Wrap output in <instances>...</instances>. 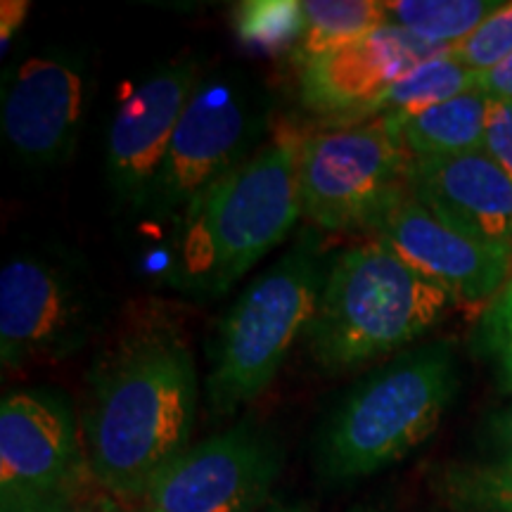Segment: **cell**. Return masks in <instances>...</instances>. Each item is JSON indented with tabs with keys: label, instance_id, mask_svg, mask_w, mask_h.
<instances>
[{
	"label": "cell",
	"instance_id": "1",
	"mask_svg": "<svg viewBox=\"0 0 512 512\" xmlns=\"http://www.w3.org/2000/svg\"><path fill=\"white\" fill-rule=\"evenodd\" d=\"M83 448L91 477L117 496H145L188 448L197 368L176 309L131 306L86 375Z\"/></svg>",
	"mask_w": 512,
	"mask_h": 512
},
{
	"label": "cell",
	"instance_id": "2",
	"mask_svg": "<svg viewBox=\"0 0 512 512\" xmlns=\"http://www.w3.org/2000/svg\"><path fill=\"white\" fill-rule=\"evenodd\" d=\"M304 126L280 119L252 157L209 185L183 211L169 283L221 297L302 219L299 157Z\"/></svg>",
	"mask_w": 512,
	"mask_h": 512
},
{
	"label": "cell",
	"instance_id": "3",
	"mask_svg": "<svg viewBox=\"0 0 512 512\" xmlns=\"http://www.w3.org/2000/svg\"><path fill=\"white\" fill-rule=\"evenodd\" d=\"M456 306L382 240L363 242L330 261L306 330V351L328 375H342L411 347Z\"/></svg>",
	"mask_w": 512,
	"mask_h": 512
},
{
	"label": "cell",
	"instance_id": "4",
	"mask_svg": "<svg viewBox=\"0 0 512 512\" xmlns=\"http://www.w3.org/2000/svg\"><path fill=\"white\" fill-rule=\"evenodd\" d=\"M456 392L451 342L403 351L335 403L318 432V472L328 482H354L399 463L432 437Z\"/></svg>",
	"mask_w": 512,
	"mask_h": 512
},
{
	"label": "cell",
	"instance_id": "5",
	"mask_svg": "<svg viewBox=\"0 0 512 512\" xmlns=\"http://www.w3.org/2000/svg\"><path fill=\"white\" fill-rule=\"evenodd\" d=\"M330 261L323 242L306 230L235 299L209 351L211 415L226 418L266 392L294 342L309 330Z\"/></svg>",
	"mask_w": 512,
	"mask_h": 512
},
{
	"label": "cell",
	"instance_id": "6",
	"mask_svg": "<svg viewBox=\"0 0 512 512\" xmlns=\"http://www.w3.org/2000/svg\"><path fill=\"white\" fill-rule=\"evenodd\" d=\"M268 114L266 93L247 74L223 69L200 76L145 209L183 216L197 195L259 150Z\"/></svg>",
	"mask_w": 512,
	"mask_h": 512
},
{
	"label": "cell",
	"instance_id": "7",
	"mask_svg": "<svg viewBox=\"0 0 512 512\" xmlns=\"http://www.w3.org/2000/svg\"><path fill=\"white\" fill-rule=\"evenodd\" d=\"M406 147L392 117L309 133L299 157L302 219L313 228H370L406 188Z\"/></svg>",
	"mask_w": 512,
	"mask_h": 512
},
{
	"label": "cell",
	"instance_id": "8",
	"mask_svg": "<svg viewBox=\"0 0 512 512\" xmlns=\"http://www.w3.org/2000/svg\"><path fill=\"white\" fill-rule=\"evenodd\" d=\"M91 475L72 403L50 389L0 403V512L72 510Z\"/></svg>",
	"mask_w": 512,
	"mask_h": 512
},
{
	"label": "cell",
	"instance_id": "9",
	"mask_svg": "<svg viewBox=\"0 0 512 512\" xmlns=\"http://www.w3.org/2000/svg\"><path fill=\"white\" fill-rule=\"evenodd\" d=\"M95 328V294L67 261L22 254L3 266L0 363L5 373L72 358Z\"/></svg>",
	"mask_w": 512,
	"mask_h": 512
},
{
	"label": "cell",
	"instance_id": "10",
	"mask_svg": "<svg viewBox=\"0 0 512 512\" xmlns=\"http://www.w3.org/2000/svg\"><path fill=\"white\" fill-rule=\"evenodd\" d=\"M280 472L275 434L242 420L166 465L145 491V512H266Z\"/></svg>",
	"mask_w": 512,
	"mask_h": 512
},
{
	"label": "cell",
	"instance_id": "11",
	"mask_svg": "<svg viewBox=\"0 0 512 512\" xmlns=\"http://www.w3.org/2000/svg\"><path fill=\"white\" fill-rule=\"evenodd\" d=\"M88 102V60L50 48L24 57L3 81L0 128L12 157L50 169L72 157Z\"/></svg>",
	"mask_w": 512,
	"mask_h": 512
},
{
	"label": "cell",
	"instance_id": "12",
	"mask_svg": "<svg viewBox=\"0 0 512 512\" xmlns=\"http://www.w3.org/2000/svg\"><path fill=\"white\" fill-rule=\"evenodd\" d=\"M406 264L465 309L484 311L512 278V247L484 242L446 226L403 188L373 226Z\"/></svg>",
	"mask_w": 512,
	"mask_h": 512
},
{
	"label": "cell",
	"instance_id": "13",
	"mask_svg": "<svg viewBox=\"0 0 512 512\" xmlns=\"http://www.w3.org/2000/svg\"><path fill=\"white\" fill-rule=\"evenodd\" d=\"M200 81V64H159L119 102L105 143V174L119 204L145 209L178 121Z\"/></svg>",
	"mask_w": 512,
	"mask_h": 512
},
{
	"label": "cell",
	"instance_id": "14",
	"mask_svg": "<svg viewBox=\"0 0 512 512\" xmlns=\"http://www.w3.org/2000/svg\"><path fill=\"white\" fill-rule=\"evenodd\" d=\"M451 53L411 31L384 24L373 34L299 67V98L335 126L358 124L384 91L418 64Z\"/></svg>",
	"mask_w": 512,
	"mask_h": 512
},
{
	"label": "cell",
	"instance_id": "15",
	"mask_svg": "<svg viewBox=\"0 0 512 512\" xmlns=\"http://www.w3.org/2000/svg\"><path fill=\"white\" fill-rule=\"evenodd\" d=\"M406 190L458 233L512 247V178L484 150L411 159Z\"/></svg>",
	"mask_w": 512,
	"mask_h": 512
},
{
	"label": "cell",
	"instance_id": "16",
	"mask_svg": "<svg viewBox=\"0 0 512 512\" xmlns=\"http://www.w3.org/2000/svg\"><path fill=\"white\" fill-rule=\"evenodd\" d=\"M486 110L489 98L475 88L441 105L392 119L411 159L456 157L484 150Z\"/></svg>",
	"mask_w": 512,
	"mask_h": 512
},
{
	"label": "cell",
	"instance_id": "17",
	"mask_svg": "<svg viewBox=\"0 0 512 512\" xmlns=\"http://www.w3.org/2000/svg\"><path fill=\"white\" fill-rule=\"evenodd\" d=\"M477 83L479 72H472L465 64L453 60L451 53L432 57V60L411 69L406 76H401L389 91H384L366 112L363 121L377 117H403V114L427 110V107L441 105V102L475 91Z\"/></svg>",
	"mask_w": 512,
	"mask_h": 512
},
{
	"label": "cell",
	"instance_id": "18",
	"mask_svg": "<svg viewBox=\"0 0 512 512\" xmlns=\"http://www.w3.org/2000/svg\"><path fill=\"white\" fill-rule=\"evenodd\" d=\"M302 8L306 31L292 53L299 67L387 24L382 0H304Z\"/></svg>",
	"mask_w": 512,
	"mask_h": 512
},
{
	"label": "cell",
	"instance_id": "19",
	"mask_svg": "<svg viewBox=\"0 0 512 512\" xmlns=\"http://www.w3.org/2000/svg\"><path fill=\"white\" fill-rule=\"evenodd\" d=\"M387 24L434 46L453 48L503 3L496 0H382Z\"/></svg>",
	"mask_w": 512,
	"mask_h": 512
},
{
	"label": "cell",
	"instance_id": "20",
	"mask_svg": "<svg viewBox=\"0 0 512 512\" xmlns=\"http://www.w3.org/2000/svg\"><path fill=\"white\" fill-rule=\"evenodd\" d=\"M304 31V8L299 0H247L235 8V34L249 48L294 53Z\"/></svg>",
	"mask_w": 512,
	"mask_h": 512
},
{
	"label": "cell",
	"instance_id": "21",
	"mask_svg": "<svg viewBox=\"0 0 512 512\" xmlns=\"http://www.w3.org/2000/svg\"><path fill=\"white\" fill-rule=\"evenodd\" d=\"M448 489L465 512H512V456L456 470Z\"/></svg>",
	"mask_w": 512,
	"mask_h": 512
},
{
	"label": "cell",
	"instance_id": "22",
	"mask_svg": "<svg viewBox=\"0 0 512 512\" xmlns=\"http://www.w3.org/2000/svg\"><path fill=\"white\" fill-rule=\"evenodd\" d=\"M477 351L494 366L503 392L512 394V278L482 311L477 325Z\"/></svg>",
	"mask_w": 512,
	"mask_h": 512
},
{
	"label": "cell",
	"instance_id": "23",
	"mask_svg": "<svg viewBox=\"0 0 512 512\" xmlns=\"http://www.w3.org/2000/svg\"><path fill=\"white\" fill-rule=\"evenodd\" d=\"M512 55V3H503L465 41L451 48V57L472 72H489Z\"/></svg>",
	"mask_w": 512,
	"mask_h": 512
},
{
	"label": "cell",
	"instance_id": "24",
	"mask_svg": "<svg viewBox=\"0 0 512 512\" xmlns=\"http://www.w3.org/2000/svg\"><path fill=\"white\" fill-rule=\"evenodd\" d=\"M484 152L512 178V102L489 100L484 126Z\"/></svg>",
	"mask_w": 512,
	"mask_h": 512
},
{
	"label": "cell",
	"instance_id": "25",
	"mask_svg": "<svg viewBox=\"0 0 512 512\" xmlns=\"http://www.w3.org/2000/svg\"><path fill=\"white\" fill-rule=\"evenodd\" d=\"M477 88L489 100H508L512 102V55L505 57L501 64H496L489 72L479 74Z\"/></svg>",
	"mask_w": 512,
	"mask_h": 512
},
{
	"label": "cell",
	"instance_id": "26",
	"mask_svg": "<svg viewBox=\"0 0 512 512\" xmlns=\"http://www.w3.org/2000/svg\"><path fill=\"white\" fill-rule=\"evenodd\" d=\"M29 15L27 0H3V10H0V53H8L12 38L17 31L24 27Z\"/></svg>",
	"mask_w": 512,
	"mask_h": 512
},
{
	"label": "cell",
	"instance_id": "27",
	"mask_svg": "<svg viewBox=\"0 0 512 512\" xmlns=\"http://www.w3.org/2000/svg\"><path fill=\"white\" fill-rule=\"evenodd\" d=\"M491 434H494L496 444L503 451V456H512V406H508L503 413L496 415L494 422H491Z\"/></svg>",
	"mask_w": 512,
	"mask_h": 512
},
{
	"label": "cell",
	"instance_id": "28",
	"mask_svg": "<svg viewBox=\"0 0 512 512\" xmlns=\"http://www.w3.org/2000/svg\"><path fill=\"white\" fill-rule=\"evenodd\" d=\"M266 512H311L304 505H278V508H268Z\"/></svg>",
	"mask_w": 512,
	"mask_h": 512
},
{
	"label": "cell",
	"instance_id": "29",
	"mask_svg": "<svg viewBox=\"0 0 512 512\" xmlns=\"http://www.w3.org/2000/svg\"><path fill=\"white\" fill-rule=\"evenodd\" d=\"M349 512H380V510L368 508V505H356V508H354V510H349Z\"/></svg>",
	"mask_w": 512,
	"mask_h": 512
},
{
	"label": "cell",
	"instance_id": "30",
	"mask_svg": "<svg viewBox=\"0 0 512 512\" xmlns=\"http://www.w3.org/2000/svg\"><path fill=\"white\" fill-rule=\"evenodd\" d=\"M50 512H69V510H50Z\"/></svg>",
	"mask_w": 512,
	"mask_h": 512
}]
</instances>
